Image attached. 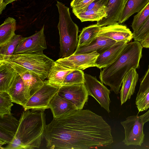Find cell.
Segmentation results:
<instances>
[{"label": "cell", "instance_id": "6da1fadb", "mask_svg": "<svg viewBox=\"0 0 149 149\" xmlns=\"http://www.w3.org/2000/svg\"><path fill=\"white\" fill-rule=\"evenodd\" d=\"M44 138L47 148L51 149H96L113 142L110 126L88 109H77L53 118L46 125Z\"/></svg>", "mask_w": 149, "mask_h": 149}, {"label": "cell", "instance_id": "7a4b0ae2", "mask_svg": "<svg viewBox=\"0 0 149 149\" xmlns=\"http://www.w3.org/2000/svg\"><path fill=\"white\" fill-rule=\"evenodd\" d=\"M44 111L29 109L22 113L13 140L1 149H33L40 147L46 126Z\"/></svg>", "mask_w": 149, "mask_h": 149}, {"label": "cell", "instance_id": "3957f363", "mask_svg": "<svg viewBox=\"0 0 149 149\" xmlns=\"http://www.w3.org/2000/svg\"><path fill=\"white\" fill-rule=\"evenodd\" d=\"M143 47L139 41L127 43L115 61L101 70L99 78L101 82L118 94L126 74L133 68H139Z\"/></svg>", "mask_w": 149, "mask_h": 149}, {"label": "cell", "instance_id": "277c9868", "mask_svg": "<svg viewBox=\"0 0 149 149\" xmlns=\"http://www.w3.org/2000/svg\"><path fill=\"white\" fill-rule=\"evenodd\" d=\"M56 6L59 15V57L65 58L72 55L77 47L79 27L72 21L68 7L58 1Z\"/></svg>", "mask_w": 149, "mask_h": 149}, {"label": "cell", "instance_id": "5b68a950", "mask_svg": "<svg viewBox=\"0 0 149 149\" xmlns=\"http://www.w3.org/2000/svg\"><path fill=\"white\" fill-rule=\"evenodd\" d=\"M8 61L25 67L43 81L47 78L49 70L54 61L43 52L13 54Z\"/></svg>", "mask_w": 149, "mask_h": 149}, {"label": "cell", "instance_id": "8992f818", "mask_svg": "<svg viewBox=\"0 0 149 149\" xmlns=\"http://www.w3.org/2000/svg\"><path fill=\"white\" fill-rule=\"evenodd\" d=\"M59 88L50 84L47 80L44 81L42 87L27 100L23 107L24 111L32 109L45 111L49 109V102Z\"/></svg>", "mask_w": 149, "mask_h": 149}, {"label": "cell", "instance_id": "52a82bcc", "mask_svg": "<svg viewBox=\"0 0 149 149\" xmlns=\"http://www.w3.org/2000/svg\"><path fill=\"white\" fill-rule=\"evenodd\" d=\"M120 123L125 130V136L123 141L125 144L127 146H141L144 137L143 132L144 123L140 116L136 115L128 116L125 120Z\"/></svg>", "mask_w": 149, "mask_h": 149}, {"label": "cell", "instance_id": "ba28073f", "mask_svg": "<svg viewBox=\"0 0 149 149\" xmlns=\"http://www.w3.org/2000/svg\"><path fill=\"white\" fill-rule=\"evenodd\" d=\"M84 83L89 95L93 97L108 112H110V90L102 82L99 81L95 77L86 73L84 74Z\"/></svg>", "mask_w": 149, "mask_h": 149}, {"label": "cell", "instance_id": "9c48e42d", "mask_svg": "<svg viewBox=\"0 0 149 149\" xmlns=\"http://www.w3.org/2000/svg\"><path fill=\"white\" fill-rule=\"evenodd\" d=\"M47 47L44 25L40 31L28 37H22L13 54L43 52Z\"/></svg>", "mask_w": 149, "mask_h": 149}, {"label": "cell", "instance_id": "30bf717a", "mask_svg": "<svg viewBox=\"0 0 149 149\" xmlns=\"http://www.w3.org/2000/svg\"><path fill=\"white\" fill-rule=\"evenodd\" d=\"M58 93L74 104L77 109H83L89 95L84 83L62 86Z\"/></svg>", "mask_w": 149, "mask_h": 149}, {"label": "cell", "instance_id": "8fae6325", "mask_svg": "<svg viewBox=\"0 0 149 149\" xmlns=\"http://www.w3.org/2000/svg\"><path fill=\"white\" fill-rule=\"evenodd\" d=\"M6 61L22 78L25 84L26 97L28 100L42 87L44 81L25 67L10 61Z\"/></svg>", "mask_w": 149, "mask_h": 149}, {"label": "cell", "instance_id": "7c38bea8", "mask_svg": "<svg viewBox=\"0 0 149 149\" xmlns=\"http://www.w3.org/2000/svg\"><path fill=\"white\" fill-rule=\"evenodd\" d=\"M100 54L97 51L91 53L74 55L60 58L56 61L69 68L82 70L96 67L95 62Z\"/></svg>", "mask_w": 149, "mask_h": 149}, {"label": "cell", "instance_id": "4fadbf2b", "mask_svg": "<svg viewBox=\"0 0 149 149\" xmlns=\"http://www.w3.org/2000/svg\"><path fill=\"white\" fill-rule=\"evenodd\" d=\"M97 36L106 37L116 42L125 41L128 42L133 38V33L130 29L118 22L101 27Z\"/></svg>", "mask_w": 149, "mask_h": 149}, {"label": "cell", "instance_id": "5bb4252c", "mask_svg": "<svg viewBox=\"0 0 149 149\" xmlns=\"http://www.w3.org/2000/svg\"><path fill=\"white\" fill-rule=\"evenodd\" d=\"M19 123V120H17L12 113L0 118V148L13 140Z\"/></svg>", "mask_w": 149, "mask_h": 149}, {"label": "cell", "instance_id": "9a60e30c", "mask_svg": "<svg viewBox=\"0 0 149 149\" xmlns=\"http://www.w3.org/2000/svg\"><path fill=\"white\" fill-rule=\"evenodd\" d=\"M128 43L125 41L116 42L100 53L96 61V67L101 69L113 63L120 55Z\"/></svg>", "mask_w": 149, "mask_h": 149}, {"label": "cell", "instance_id": "2e32d148", "mask_svg": "<svg viewBox=\"0 0 149 149\" xmlns=\"http://www.w3.org/2000/svg\"><path fill=\"white\" fill-rule=\"evenodd\" d=\"M126 0H108L106 6L107 16L97 22L101 27L114 24L118 22Z\"/></svg>", "mask_w": 149, "mask_h": 149}, {"label": "cell", "instance_id": "e0dca14e", "mask_svg": "<svg viewBox=\"0 0 149 149\" xmlns=\"http://www.w3.org/2000/svg\"><path fill=\"white\" fill-rule=\"evenodd\" d=\"M138 79V74L136 69L134 68L130 70L124 77L120 91L121 105L130 99L133 94Z\"/></svg>", "mask_w": 149, "mask_h": 149}, {"label": "cell", "instance_id": "ac0fdd59", "mask_svg": "<svg viewBox=\"0 0 149 149\" xmlns=\"http://www.w3.org/2000/svg\"><path fill=\"white\" fill-rule=\"evenodd\" d=\"M116 42L106 37L97 36L88 45L77 47L73 54L88 53L95 51L100 53Z\"/></svg>", "mask_w": 149, "mask_h": 149}, {"label": "cell", "instance_id": "d6986e66", "mask_svg": "<svg viewBox=\"0 0 149 149\" xmlns=\"http://www.w3.org/2000/svg\"><path fill=\"white\" fill-rule=\"evenodd\" d=\"M74 69L68 68L56 61H54L49 71L47 81L50 84L60 88L62 86L67 75Z\"/></svg>", "mask_w": 149, "mask_h": 149}, {"label": "cell", "instance_id": "ffe728a7", "mask_svg": "<svg viewBox=\"0 0 149 149\" xmlns=\"http://www.w3.org/2000/svg\"><path fill=\"white\" fill-rule=\"evenodd\" d=\"M49 106L53 118L60 117L77 109L74 104L60 96L58 92L51 99Z\"/></svg>", "mask_w": 149, "mask_h": 149}, {"label": "cell", "instance_id": "44dd1931", "mask_svg": "<svg viewBox=\"0 0 149 149\" xmlns=\"http://www.w3.org/2000/svg\"><path fill=\"white\" fill-rule=\"evenodd\" d=\"M18 75L8 61L0 63V92H7Z\"/></svg>", "mask_w": 149, "mask_h": 149}, {"label": "cell", "instance_id": "7402d4cb", "mask_svg": "<svg viewBox=\"0 0 149 149\" xmlns=\"http://www.w3.org/2000/svg\"><path fill=\"white\" fill-rule=\"evenodd\" d=\"M149 3V0H126L118 22L122 24L132 15L138 13Z\"/></svg>", "mask_w": 149, "mask_h": 149}, {"label": "cell", "instance_id": "603a6c76", "mask_svg": "<svg viewBox=\"0 0 149 149\" xmlns=\"http://www.w3.org/2000/svg\"><path fill=\"white\" fill-rule=\"evenodd\" d=\"M12 102L22 106L25 105L27 100L26 97V89L24 82L18 74L13 85L8 91Z\"/></svg>", "mask_w": 149, "mask_h": 149}, {"label": "cell", "instance_id": "cb8c5ba5", "mask_svg": "<svg viewBox=\"0 0 149 149\" xmlns=\"http://www.w3.org/2000/svg\"><path fill=\"white\" fill-rule=\"evenodd\" d=\"M16 20L9 17L6 18L0 26V47L8 42L16 35Z\"/></svg>", "mask_w": 149, "mask_h": 149}, {"label": "cell", "instance_id": "d4e9b609", "mask_svg": "<svg viewBox=\"0 0 149 149\" xmlns=\"http://www.w3.org/2000/svg\"><path fill=\"white\" fill-rule=\"evenodd\" d=\"M101 27L96 24L83 28L78 37L77 47L88 45L97 36Z\"/></svg>", "mask_w": 149, "mask_h": 149}, {"label": "cell", "instance_id": "484cf974", "mask_svg": "<svg viewBox=\"0 0 149 149\" xmlns=\"http://www.w3.org/2000/svg\"><path fill=\"white\" fill-rule=\"evenodd\" d=\"M75 16L82 22L88 21L97 22L107 16L106 7L85 10Z\"/></svg>", "mask_w": 149, "mask_h": 149}, {"label": "cell", "instance_id": "4316f807", "mask_svg": "<svg viewBox=\"0 0 149 149\" xmlns=\"http://www.w3.org/2000/svg\"><path fill=\"white\" fill-rule=\"evenodd\" d=\"M22 38L21 35L16 34L8 42L0 47V63L10 59Z\"/></svg>", "mask_w": 149, "mask_h": 149}, {"label": "cell", "instance_id": "83f0119b", "mask_svg": "<svg viewBox=\"0 0 149 149\" xmlns=\"http://www.w3.org/2000/svg\"><path fill=\"white\" fill-rule=\"evenodd\" d=\"M149 17V3L141 10L135 15L132 23L133 32L138 30Z\"/></svg>", "mask_w": 149, "mask_h": 149}, {"label": "cell", "instance_id": "f1b7e54d", "mask_svg": "<svg viewBox=\"0 0 149 149\" xmlns=\"http://www.w3.org/2000/svg\"><path fill=\"white\" fill-rule=\"evenodd\" d=\"M12 102L11 98L8 92H0V118L11 113V108L13 105Z\"/></svg>", "mask_w": 149, "mask_h": 149}, {"label": "cell", "instance_id": "f546056e", "mask_svg": "<svg viewBox=\"0 0 149 149\" xmlns=\"http://www.w3.org/2000/svg\"><path fill=\"white\" fill-rule=\"evenodd\" d=\"M84 81V73L82 70L74 69L66 76L62 86L83 83Z\"/></svg>", "mask_w": 149, "mask_h": 149}, {"label": "cell", "instance_id": "4dcf8cb0", "mask_svg": "<svg viewBox=\"0 0 149 149\" xmlns=\"http://www.w3.org/2000/svg\"><path fill=\"white\" fill-rule=\"evenodd\" d=\"M140 81L139 88L136 101L139 100L149 90V65L147 71Z\"/></svg>", "mask_w": 149, "mask_h": 149}, {"label": "cell", "instance_id": "1f68e13d", "mask_svg": "<svg viewBox=\"0 0 149 149\" xmlns=\"http://www.w3.org/2000/svg\"><path fill=\"white\" fill-rule=\"evenodd\" d=\"M149 34V17L145 23L137 31L133 32V38L141 42Z\"/></svg>", "mask_w": 149, "mask_h": 149}, {"label": "cell", "instance_id": "d6a6232c", "mask_svg": "<svg viewBox=\"0 0 149 149\" xmlns=\"http://www.w3.org/2000/svg\"><path fill=\"white\" fill-rule=\"evenodd\" d=\"M135 102L139 112L147 110L149 108V90Z\"/></svg>", "mask_w": 149, "mask_h": 149}, {"label": "cell", "instance_id": "836d02e7", "mask_svg": "<svg viewBox=\"0 0 149 149\" xmlns=\"http://www.w3.org/2000/svg\"><path fill=\"white\" fill-rule=\"evenodd\" d=\"M94 0H82L74 6L72 7V12L75 15L81 13L87 8Z\"/></svg>", "mask_w": 149, "mask_h": 149}, {"label": "cell", "instance_id": "e575fe53", "mask_svg": "<svg viewBox=\"0 0 149 149\" xmlns=\"http://www.w3.org/2000/svg\"><path fill=\"white\" fill-rule=\"evenodd\" d=\"M108 1V0H94L81 12L86 10L98 9L105 7Z\"/></svg>", "mask_w": 149, "mask_h": 149}, {"label": "cell", "instance_id": "d590c367", "mask_svg": "<svg viewBox=\"0 0 149 149\" xmlns=\"http://www.w3.org/2000/svg\"><path fill=\"white\" fill-rule=\"evenodd\" d=\"M17 0H3L2 3L0 4V14H1L4 10L6 5L13 2Z\"/></svg>", "mask_w": 149, "mask_h": 149}, {"label": "cell", "instance_id": "8d00e7d4", "mask_svg": "<svg viewBox=\"0 0 149 149\" xmlns=\"http://www.w3.org/2000/svg\"><path fill=\"white\" fill-rule=\"evenodd\" d=\"M140 42L143 47L149 48V34Z\"/></svg>", "mask_w": 149, "mask_h": 149}, {"label": "cell", "instance_id": "74e56055", "mask_svg": "<svg viewBox=\"0 0 149 149\" xmlns=\"http://www.w3.org/2000/svg\"><path fill=\"white\" fill-rule=\"evenodd\" d=\"M140 117L144 124L149 121V110L145 113L140 116Z\"/></svg>", "mask_w": 149, "mask_h": 149}, {"label": "cell", "instance_id": "f35d334b", "mask_svg": "<svg viewBox=\"0 0 149 149\" xmlns=\"http://www.w3.org/2000/svg\"><path fill=\"white\" fill-rule=\"evenodd\" d=\"M82 0H72L70 3V6L72 8Z\"/></svg>", "mask_w": 149, "mask_h": 149}, {"label": "cell", "instance_id": "ab89813d", "mask_svg": "<svg viewBox=\"0 0 149 149\" xmlns=\"http://www.w3.org/2000/svg\"><path fill=\"white\" fill-rule=\"evenodd\" d=\"M3 0H0V4L2 3V1H3Z\"/></svg>", "mask_w": 149, "mask_h": 149}]
</instances>
